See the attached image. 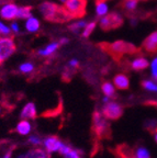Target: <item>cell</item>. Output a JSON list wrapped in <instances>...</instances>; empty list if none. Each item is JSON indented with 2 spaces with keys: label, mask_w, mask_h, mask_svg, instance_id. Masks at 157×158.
I'll use <instances>...</instances> for the list:
<instances>
[{
  "label": "cell",
  "mask_w": 157,
  "mask_h": 158,
  "mask_svg": "<svg viewBox=\"0 0 157 158\" xmlns=\"http://www.w3.org/2000/svg\"><path fill=\"white\" fill-rule=\"evenodd\" d=\"M91 132L96 138L93 144H100L102 139H110L111 138V126L107 118L99 111H95L92 114V125Z\"/></svg>",
  "instance_id": "obj_1"
},
{
  "label": "cell",
  "mask_w": 157,
  "mask_h": 158,
  "mask_svg": "<svg viewBox=\"0 0 157 158\" xmlns=\"http://www.w3.org/2000/svg\"><path fill=\"white\" fill-rule=\"evenodd\" d=\"M40 12L49 21L53 22H66L73 19L64 7H59L52 2H43L40 6Z\"/></svg>",
  "instance_id": "obj_2"
},
{
  "label": "cell",
  "mask_w": 157,
  "mask_h": 158,
  "mask_svg": "<svg viewBox=\"0 0 157 158\" xmlns=\"http://www.w3.org/2000/svg\"><path fill=\"white\" fill-rule=\"evenodd\" d=\"M102 48L117 59L123 54H131V53L136 52L134 45L124 42V41H117L111 44H106L104 46H102Z\"/></svg>",
  "instance_id": "obj_3"
},
{
  "label": "cell",
  "mask_w": 157,
  "mask_h": 158,
  "mask_svg": "<svg viewBox=\"0 0 157 158\" xmlns=\"http://www.w3.org/2000/svg\"><path fill=\"white\" fill-rule=\"evenodd\" d=\"M87 1L86 0H66L64 8L71 18H81L86 13Z\"/></svg>",
  "instance_id": "obj_4"
},
{
  "label": "cell",
  "mask_w": 157,
  "mask_h": 158,
  "mask_svg": "<svg viewBox=\"0 0 157 158\" xmlns=\"http://www.w3.org/2000/svg\"><path fill=\"white\" fill-rule=\"evenodd\" d=\"M15 43L12 37H0V60L9 58L15 52Z\"/></svg>",
  "instance_id": "obj_5"
},
{
  "label": "cell",
  "mask_w": 157,
  "mask_h": 158,
  "mask_svg": "<svg viewBox=\"0 0 157 158\" xmlns=\"http://www.w3.org/2000/svg\"><path fill=\"white\" fill-rule=\"evenodd\" d=\"M123 20L119 13H110V15H103V18L100 20V27L104 31L117 29L122 24Z\"/></svg>",
  "instance_id": "obj_6"
},
{
  "label": "cell",
  "mask_w": 157,
  "mask_h": 158,
  "mask_svg": "<svg viewBox=\"0 0 157 158\" xmlns=\"http://www.w3.org/2000/svg\"><path fill=\"white\" fill-rule=\"evenodd\" d=\"M102 114L107 120H118L122 116L123 109L117 102H107L102 109Z\"/></svg>",
  "instance_id": "obj_7"
},
{
  "label": "cell",
  "mask_w": 157,
  "mask_h": 158,
  "mask_svg": "<svg viewBox=\"0 0 157 158\" xmlns=\"http://www.w3.org/2000/svg\"><path fill=\"white\" fill-rule=\"evenodd\" d=\"M112 153L116 158H136L133 149L126 144L118 145L112 151Z\"/></svg>",
  "instance_id": "obj_8"
},
{
  "label": "cell",
  "mask_w": 157,
  "mask_h": 158,
  "mask_svg": "<svg viewBox=\"0 0 157 158\" xmlns=\"http://www.w3.org/2000/svg\"><path fill=\"white\" fill-rule=\"evenodd\" d=\"M18 7L15 3H7L0 9V17L5 20H13L17 18Z\"/></svg>",
  "instance_id": "obj_9"
},
{
  "label": "cell",
  "mask_w": 157,
  "mask_h": 158,
  "mask_svg": "<svg viewBox=\"0 0 157 158\" xmlns=\"http://www.w3.org/2000/svg\"><path fill=\"white\" fill-rule=\"evenodd\" d=\"M43 144L45 145V148L49 153H53V152L58 151L62 145V142L57 136H49V137L45 138Z\"/></svg>",
  "instance_id": "obj_10"
},
{
  "label": "cell",
  "mask_w": 157,
  "mask_h": 158,
  "mask_svg": "<svg viewBox=\"0 0 157 158\" xmlns=\"http://www.w3.org/2000/svg\"><path fill=\"white\" fill-rule=\"evenodd\" d=\"M114 81V86L120 90H126L130 87V80H129L128 76H125L124 74H118L113 78Z\"/></svg>",
  "instance_id": "obj_11"
},
{
  "label": "cell",
  "mask_w": 157,
  "mask_h": 158,
  "mask_svg": "<svg viewBox=\"0 0 157 158\" xmlns=\"http://www.w3.org/2000/svg\"><path fill=\"white\" fill-rule=\"evenodd\" d=\"M144 48L147 52L154 53L157 51V31L153 32L147 39L144 41Z\"/></svg>",
  "instance_id": "obj_12"
},
{
  "label": "cell",
  "mask_w": 157,
  "mask_h": 158,
  "mask_svg": "<svg viewBox=\"0 0 157 158\" xmlns=\"http://www.w3.org/2000/svg\"><path fill=\"white\" fill-rule=\"evenodd\" d=\"M20 116L22 118H33V120H35V118H36V108H35L34 103L29 102V103L25 104Z\"/></svg>",
  "instance_id": "obj_13"
},
{
  "label": "cell",
  "mask_w": 157,
  "mask_h": 158,
  "mask_svg": "<svg viewBox=\"0 0 157 158\" xmlns=\"http://www.w3.org/2000/svg\"><path fill=\"white\" fill-rule=\"evenodd\" d=\"M131 66L134 70H143V69L147 68L150 66V63H148L147 59L140 57V58H135L131 64Z\"/></svg>",
  "instance_id": "obj_14"
},
{
  "label": "cell",
  "mask_w": 157,
  "mask_h": 158,
  "mask_svg": "<svg viewBox=\"0 0 157 158\" xmlns=\"http://www.w3.org/2000/svg\"><path fill=\"white\" fill-rule=\"evenodd\" d=\"M25 29L29 32H36L37 30L40 29V21L34 17H31L28 19L27 23H25Z\"/></svg>",
  "instance_id": "obj_15"
},
{
  "label": "cell",
  "mask_w": 157,
  "mask_h": 158,
  "mask_svg": "<svg viewBox=\"0 0 157 158\" xmlns=\"http://www.w3.org/2000/svg\"><path fill=\"white\" fill-rule=\"evenodd\" d=\"M27 158H51V156L41 148H35V149H31L27 154Z\"/></svg>",
  "instance_id": "obj_16"
},
{
  "label": "cell",
  "mask_w": 157,
  "mask_h": 158,
  "mask_svg": "<svg viewBox=\"0 0 157 158\" xmlns=\"http://www.w3.org/2000/svg\"><path fill=\"white\" fill-rule=\"evenodd\" d=\"M102 92L104 94V96L108 98H114L116 97V91H114V87L111 82L106 81L102 84Z\"/></svg>",
  "instance_id": "obj_17"
},
{
  "label": "cell",
  "mask_w": 157,
  "mask_h": 158,
  "mask_svg": "<svg viewBox=\"0 0 157 158\" xmlns=\"http://www.w3.org/2000/svg\"><path fill=\"white\" fill-rule=\"evenodd\" d=\"M15 131L19 134H21V135H27V134H29V132L31 131V124L28 121L19 122V124L17 125V128H15Z\"/></svg>",
  "instance_id": "obj_18"
},
{
  "label": "cell",
  "mask_w": 157,
  "mask_h": 158,
  "mask_svg": "<svg viewBox=\"0 0 157 158\" xmlns=\"http://www.w3.org/2000/svg\"><path fill=\"white\" fill-rule=\"evenodd\" d=\"M59 43L57 42H54V43H51V44H49L46 46V48L44 49H41V51H39V54L42 55V56H49V55L53 54V53L56 51L57 48L59 47Z\"/></svg>",
  "instance_id": "obj_19"
},
{
  "label": "cell",
  "mask_w": 157,
  "mask_h": 158,
  "mask_svg": "<svg viewBox=\"0 0 157 158\" xmlns=\"http://www.w3.org/2000/svg\"><path fill=\"white\" fill-rule=\"evenodd\" d=\"M97 15L103 17L108 13V5L106 3V0H97Z\"/></svg>",
  "instance_id": "obj_20"
},
{
  "label": "cell",
  "mask_w": 157,
  "mask_h": 158,
  "mask_svg": "<svg viewBox=\"0 0 157 158\" xmlns=\"http://www.w3.org/2000/svg\"><path fill=\"white\" fill-rule=\"evenodd\" d=\"M63 111V101L59 100V103H58V106L54 110H49V111L44 112V113H42V116L43 118H52V116H57L62 113Z\"/></svg>",
  "instance_id": "obj_21"
},
{
  "label": "cell",
  "mask_w": 157,
  "mask_h": 158,
  "mask_svg": "<svg viewBox=\"0 0 157 158\" xmlns=\"http://www.w3.org/2000/svg\"><path fill=\"white\" fill-rule=\"evenodd\" d=\"M31 7H20L18 8V13H17V18L19 19H29L31 17Z\"/></svg>",
  "instance_id": "obj_22"
},
{
  "label": "cell",
  "mask_w": 157,
  "mask_h": 158,
  "mask_svg": "<svg viewBox=\"0 0 157 158\" xmlns=\"http://www.w3.org/2000/svg\"><path fill=\"white\" fill-rule=\"evenodd\" d=\"M145 128L153 134L157 133V120H148L145 122Z\"/></svg>",
  "instance_id": "obj_23"
},
{
  "label": "cell",
  "mask_w": 157,
  "mask_h": 158,
  "mask_svg": "<svg viewBox=\"0 0 157 158\" xmlns=\"http://www.w3.org/2000/svg\"><path fill=\"white\" fill-rule=\"evenodd\" d=\"M96 27V22H90L88 24H86V27H83V37H89V35L92 33V31Z\"/></svg>",
  "instance_id": "obj_24"
},
{
  "label": "cell",
  "mask_w": 157,
  "mask_h": 158,
  "mask_svg": "<svg viewBox=\"0 0 157 158\" xmlns=\"http://www.w3.org/2000/svg\"><path fill=\"white\" fill-rule=\"evenodd\" d=\"M87 23L85 22V21H78V22H75L73 23V24H70V27H69V29L73 31V32L75 33H78L79 32V30L81 29V27H86Z\"/></svg>",
  "instance_id": "obj_25"
},
{
  "label": "cell",
  "mask_w": 157,
  "mask_h": 158,
  "mask_svg": "<svg viewBox=\"0 0 157 158\" xmlns=\"http://www.w3.org/2000/svg\"><path fill=\"white\" fill-rule=\"evenodd\" d=\"M135 157L136 158H151V156L146 148L141 147V148H138V152L135 153Z\"/></svg>",
  "instance_id": "obj_26"
},
{
  "label": "cell",
  "mask_w": 157,
  "mask_h": 158,
  "mask_svg": "<svg viewBox=\"0 0 157 158\" xmlns=\"http://www.w3.org/2000/svg\"><path fill=\"white\" fill-rule=\"evenodd\" d=\"M20 72L23 73V74H28V73H31L34 69V67H33V65L31 64V63H23L21 66L19 67Z\"/></svg>",
  "instance_id": "obj_27"
},
{
  "label": "cell",
  "mask_w": 157,
  "mask_h": 158,
  "mask_svg": "<svg viewBox=\"0 0 157 158\" xmlns=\"http://www.w3.org/2000/svg\"><path fill=\"white\" fill-rule=\"evenodd\" d=\"M142 86L144 87L146 90H150V91H156L157 92V85L153 81H150V80H145L143 81Z\"/></svg>",
  "instance_id": "obj_28"
},
{
  "label": "cell",
  "mask_w": 157,
  "mask_h": 158,
  "mask_svg": "<svg viewBox=\"0 0 157 158\" xmlns=\"http://www.w3.org/2000/svg\"><path fill=\"white\" fill-rule=\"evenodd\" d=\"M138 6V0H125L124 8L128 10H134Z\"/></svg>",
  "instance_id": "obj_29"
},
{
  "label": "cell",
  "mask_w": 157,
  "mask_h": 158,
  "mask_svg": "<svg viewBox=\"0 0 157 158\" xmlns=\"http://www.w3.org/2000/svg\"><path fill=\"white\" fill-rule=\"evenodd\" d=\"M64 157L65 158H80V155H79V151L70 148V151H69Z\"/></svg>",
  "instance_id": "obj_30"
},
{
  "label": "cell",
  "mask_w": 157,
  "mask_h": 158,
  "mask_svg": "<svg viewBox=\"0 0 157 158\" xmlns=\"http://www.w3.org/2000/svg\"><path fill=\"white\" fill-rule=\"evenodd\" d=\"M151 66H152V76H153V78H155L157 80V57L153 59V62H152V64H151Z\"/></svg>",
  "instance_id": "obj_31"
},
{
  "label": "cell",
  "mask_w": 157,
  "mask_h": 158,
  "mask_svg": "<svg viewBox=\"0 0 157 158\" xmlns=\"http://www.w3.org/2000/svg\"><path fill=\"white\" fill-rule=\"evenodd\" d=\"M10 31H11V29H10L9 27L5 25L2 22H0V33H1V34L8 35V34H10Z\"/></svg>",
  "instance_id": "obj_32"
},
{
  "label": "cell",
  "mask_w": 157,
  "mask_h": 158,
  "mask_svg": "<svg viewBox=\"0 0 157 158\" xmlns=\"http://www.w3.org/2000/svg\"><path fill=\"white\" fill-rule=\"evenodd\" d=\"M29 143L33 144V145H40V144H43L41 141V138L37 137V136H31L29 138Z\"/></svg>",
  "instance_id": "obj_33"
},
{
  "label": "cell",
  "mask_w": 157,
  "mask_h": 158,
  "mask_svg": "<svg viewBox=\"0 0 157 158\" xmlns=\"http://www.w3.org/2000/svg\"><path fill=\"white\" fill-rule=\"evenodd\" d=\"M69 66H70V67H74V68H77V67L79 66L78 60H77V59H71L70 62H69Z\"/></svg>",
  "instance_id": "obj_34"
},
{
  "label": "cell",
  "mask_w": 157,
  "mask_h": 158,
  "mask_svg": "<svg viewBox=\"0 0 157 158\" xmlns=\"http://www.w3.org/2000/svg\"><path fill=\"white\" fill-rule=\"evenodd\" d=\"M10 29H12V31H15V32H19V25H18V23L13 22L11 23V27H10Z\"/></svg>",
  "instance_id": "obj_35"
},
{
  "label": "cell",
  "mask_w": 157,
  "mask_h": 158,
  "mask_svg": "<svg viewBox=\"0 0 157 158\" xmlns=\"http://www.w3.org/2000/svg\"><path fill=\"white\" fill-rule=\"evenodd\" d=\"M67 43H68L67 39H61V41H59V44H67Z\"/></svg>",
  "instance_id": "obj_36"
},
{
  "label": "cell",
  "mask_w": 157,
  "mask_h": 158,
  "mask_svg": "<svg viewBox=\"0 0 157 158\" xmlns=\"http://www.w3.org/2000/svg\"><path fill=\"white\" fill-rule=\"evenodd\" d=\"M18 158H27V155H21V156H19Z\"/></svg>",
  "instance_id": "obj_37"
},
{
  "label": "cell",
  "mask_w": 157,
  "mask_h": 158,
  "mask_svg": "<svg viewBox=\"0 0 157 158\" xmlns=\"http://www.w3.org/2000/svg\"><path fill=\"white\" fill-rule=\"evenodd\" d=\"M155 139H156V142H157V133H156V136H155Z\"/></svg>",
  "instance_id": "obj_38"
},
{
  "label": "cell",
  "mask_w": 157,
  "mask_h": 158,
  "mask_svg": "<svg viewBox=\"0 0 157 158\" xmlns=\"http://www.w3.org/2000/svg\"><path fill=\"white\" fill-rule=\"evenodd\" d=\"M61 1H62V2H65V1H66V0H61Z\"/></svg>",
  "instance_id": "obj_39"
},
{
  "label": "cell",
  "mask_w": 157,
  "mask_h": 158,
  "mask_svg": "<svg viewBox=\"0 0 157 158\" xmlns=\"http://www.w3.org/2000/svg\"><path fill=\"white\" fill-rule=\"evenodd\" d=\"M1 110H2V109H1V106H0V114H1Z\"/></svg>",
  "instance_id": "obj_40"
},
{
  "label": "cell",
  "mask_w": 157,
  "mask_h": 158,
  "mask_svg": "<svg viewBox=\"0 0 157 158\" xmlns=\"http://www.w3.org/2000/svg\"><path fill=\"white\" fill-rule=\"evenodd\" d=\"M0 63H1V60H0Z\"/></svg>",
  "instance_id": "obj_41"
}]
</instances>
